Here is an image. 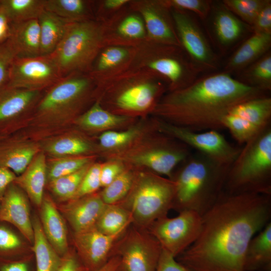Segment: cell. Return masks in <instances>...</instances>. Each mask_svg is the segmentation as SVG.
<instances>
[{
	"label": "cell",
	"instance_id": "7bdbcfd3",
	"mask_svg": "<svg viewBox=\"0 0 271 271\" xmlns=\"http://www.w3.org/2000/svg\"><path fill=\"white\" fill-rule=\"evenodd\" d=\"M0 221V260L16 259L22 246L18 235L8 225Z\"/></svg>",
	"mask_w": 271,
	"mask_h": 271
},
{
	"label": "cell",
	"instance_id": "836d02e7",
	"mask_svg": "<svg viewBox=\"0 0 271 271\" xmlns=\"http://www.w3.org/2000/svg\"><path fill=\"white\" fill-rule=\"evenodd\" d=\"M131 222L130 214L123 207L117 204L106 205L95 227L105 235H118Z\"/></svg>",
	"mask_w": 271,
	"mask_h": 271
},
{
	"label": "cell",
	"instance_id": "bcb514c9",
	"mask_svg": "<svg viewBox=\"0 0 271 271\" xmlns=\"http://www.w3.org/2000/svg\"><path fill=\"white\" fill-rule=\"evenodd\" d=\"M136 134V130L133 129L123 131H107L101 134L99 140L104 148H115L128 143Z\"/></svg>",
	"mask_w": 271,
	"mask_h": 271
},
{
	"label": "cell",
	"instance_id": "30bf717a",
	"mask_svg": "<svg viewBox=\"0 0 271 271\" xmlns=\"http://www.w3.org/2000/svg\"><path fill=\"white\" fill-rule=\"evenodd\" d=\"M157 123L159 130L164 134L178 140L221 165L230 167L240 151L241 148L233 146L218 130L194 131L161 119Z\"/></svg>",
	"mask_w": 271,
	"mask_h": 271
},
{
	"label": "cell",
	"instance_id": "d6a6232c",
	"mask_svg": "<svg viewBox=\"0 0 271 271\" xmlns=\"http://www.w3.org/2000/svg\"><path fill=\"white\" fill-rule=\"evenodd\" d=\"M239 81L266 92L271 90V53L268 52L238 74Z\"/></svg>",
	"mask_w": 271,
	"mask_h": 271
},
{
	"label": "cell",
	"instance_id": "d590c367",
	"mask_svg": "<svg viewBox=\"0 0 271 271\" xmlns=\"http://www.w3.org/2000/svg\"><path fill=\"white\" fill-rule=\"evenodd\" d=\"M127 119L126 116L110 113L96 102L79 117L78 122L87 129H102L118 125Z\"/></svg>",
	"mask_w": 271,
	"mask_h": 271
},
{
	"label": "cell",
	"instance_id": "ba28073f",
	"mask_svg": "<svg viewBox=\"0 0 271 271\" xmlns=\"http://www.w3.org/2000/svg\"><path fill=\"white\" fill-rule=\"evenodd\" d=\"M175 184L170 179L149 175L138 181L124 206L131 221L141 227H149L158 219L166 216L172 208Z\"/></svg>",
	"mask_w": 271,
	"mask_h": 271
},
{
	"label": "cell",
	"instance_id": "f5cc1de1",
	"mask_svg": "<svg viewBox=\"0 0 271 271\" xmlns=\"http://www.w3.org/2000/svg\"><path fill=\"white\" fill-rule=\"evenodd\" d=\"M57 271H86L77 255L67 253Z\"/></svg>",
	"mask_w": 271,
	"mask_h": 271
},
{
	"label": "cell",
	"instance_id": "816d5d0a",
	"mask_svg": "<svg viewBox=\"0 0 271 271\" xmlns=\"http://www.w3.org/2000/svg\"><path fill=\"white\" fill-rule=\"evenodd\" d=\"M0 271H32L27 260H0Z\"/></svg>",
	"mask_w": 271,
	"mask_h": 271
},
{
	"label": "cell",
	"instance_id": "d4e9b609",
	"mask_svg": "<svg viewBox=\"0 0 271 271\" xmlns=\"http://www.w3.org/2000/svg\"><path fill=\"white\" fill-rule=\"evenodd\" d=\"M39 151L36 144L6 139L4 137L0 139V166L20 175Z\"/></svg>",
	"mask_w": 271,
	"mask_h": 271
},
{
	"label": "cell",
	"instance_id": "ffe728a7",
	"mask_svg": "<svg viewBox=\"0 0 271 271\" xmlns=\"http://www.w3.org/2000/svg\"><path fill=\"white\" fill-rule=\"evenodd\" d=\"M210 14L212 32L217 45L222 50L225 51L241 40L247 32H252L250 26L233 14L222 2L218 5H212Z\"/></svg>",
	"mask_w": 271,
	"mask_h": 271
},
{
	"label": "cell",
	"instance_id": "484cf974",
	"mask_svg": "<svg viewBox=\"0 0 271 271\" xmlns=\"http://www.w3.org/2000/svg\"><path fill=\"white\" fill-rule=\"evenodd\" d=\"M47 176L46 158L43 153H39L26 170L14 183L22 188L36 205L41 206L44 198V190Z\"/></svg>",
	"mask_w": 271,
	"mask_h": 271
},
{
	"label": "cell",
	"instance_id": "681fc988",
	"mask_svg": "<svg viewBox=\"0 0 271 271\" xmlns=\"http://www.w3.org/2000/svg\"><path fill=\"white\" fill-rule=\"evenodd\" d=\"M156 271H190L170 252L162 249Z\"/></svg>",
	"mask_w": 271,
	"mask_h": 271
},
{
	"label": "cell",
	"instance_id": "7dc6e473",
	"mask_svg": "<svg viewBox=\"0 0 271 271\" xmlns=\"http://www.w3.org/2000/svg\"><path fill=\"white\" fill-rule=\"evenodd\" d=\"M16 54L9 40L0 45V86L6 84Z\"/></svg>",
	"mask_w": 271,
	"mask_h": 271
},
{
	"label": "cell",
	"instance_id": "7a4b0ae2",
	"mask_svg": "<svg viewBox=\"0 0 271 271\" xmlns=\"http://www.w3.org/2000/svg\"><path fill=\"white\" fill-rule=\"evenodd\" d=\"M265 92L242 83L229 73L215 72L170 91L153 111L160 119L192 131H218L224 128L223 118L232 108Z\"/></svg>",
	"mask_w": 271,
	"mask_h": 271
},
{
	"label": "cell",
	"instance_id": "603a6c76",
	"mask_svg": "<svg viewBox=\"0 0 271 271\" xmlns=\"http://www.w3.org/2000/svg\"><path fill=\"white\" fill-rule=\"evenodd\" d=\"M40 91L0 86V131H4L13 120L27 110L37 100Z\"/></svg>",
	"mask_w": 271,
	"mask_h": 271
},
{
	"label": "cell",
	"instance_id": "8fae6325",
	"mask_svg": "<svg viewBox=\"0 0 271 271\" xmlns=\"http://www.w3.org/2000/svg\"><path fill=\"white\" fill-rule=\"evenodd\" d=\"M96 80L89 73H75L62 77L50 86L40 101L42 116H58L76 109L88 95Z\"/></svg>",
	"mask_w": 271,
	"mask_h": 271
},
{
	"label": "cell",
	"instance_id": "52a82bcc",
	"mask_svg": "<svg viewBox=\"0 0 271 271\" xmlns=\"http://www.w3.org/2000/svg\"><path fill=\"white\" fill-rule=\"evenodd\" d=\"M166 80L145 68L134 67L98 82L119 89L115 104L119 109L143 111L153 107L164 92Z\"/></svg>",
	"mask_w": 271,
	"mask_h": 271
},
{
	"label": "cell",
	"instance_id": "5bb4252c",
	"mask_svg": "<svg viewBox=\"0 0 271 271\" xmlns=\"http://www.w3.org/2000/svg\"><path fill=\"white\" fill-rule=\"evenodd\" d=\"M161 250L150 233L133 229L122 240L114 255L120 257V271H156Z\"/></svg>",
	"mask_w": 271,
	"mask_h": 271
},
{
	"label": "cell",
	"instance_id": "8992f818",
	"mask_svg": "<svg viewBox=\"0 0 271 271\" xmlns=\"http://www.w3.org/2000/svg\"><path fill=\"white\" fill-rule=\"evenodd\" d=\"M137 55L139 64L136 66L163 77L170 91L188 86L199 76V73L180 46L146 40L139 44Z\"/></svg>",
	"mask_w": 271,
	"mask_h": 271
},
{
	"label": "cell",
	"instance_id": "83f0119b",
	"mask_svg": "<svg viewBox=\"0 0 271 271\" xmlns=\"http://www.w3.org/2000/svg\"><path fill=\"white\" fill-rule=\"evenodd\" d=\"M271 267V223L251 239L245 258V271L267 270Z\"/></svg>",
	"mask_w": 271,
	"mask_h": 271
},
{
	"label": "cell",
	"instance_id": "91938a15",
	"mask_svg": "<svg viewBox=\"0 0 271 271\" xmlns=\"http://www.w3.org/2000/svg\"><path fill=\"white\" fill-rule=\"evenodd\" d=\"M1 0H0V7H1Z\"/></svg>",
	"mask_w": 271,
	"mask_h": 271
},
{
	"label": "cell",
	"instance_id": "ac0fdd59",
	"mask_svg": "<svg viewBox=\"0 0 271 271\" xmlns=\"http://www.w3.org/2000/svg\"><path fill=\"white\" fill-rule=\"evenodd\" d=\"M139 44L105 46L99 53L89 74L98 82L131 68Z\"/></svg>",
	"mask_w": 271,
	"mask_h": 271
},
{
	"label": "cell",
	"instance_id": "60d3db41",
	"mask_svg": "<svg viewBox=\"0 0 271 271\" xmlns=\"http://www.w3.org/2000/svg\"><path fill=\"white\" fill-rule=\"evenodd\" d=\"M133 183L132 174L123 171L110 184L104 187L100 195L107 205L116 204L130 191Z\"/></svg>",
	"mask_w": 271,
	"mask_h": 271
},
{
	"label": "cell",
	"instance_id": "f6af8a7d",
	"mask_svg": "<svg viewBox=\"0 0 271 271\" xmlns=\"http://www.w3.org/2000/svg\"><path fill=\"white\" fill-rule=\"evenodd\" d=\"M101 166L99 164L89 167L72 200L91 195L101 187Z\"/></svg>",
	"mask_w": 271,
	"mask_h": 271
},
{
	"label": "cell",
	"instance_id": "9a60e30c",
	"mask_svg": "<svg viewBox=\"0 0 271 271\" xmlns=\"http://www.w3.org/2000/svg\"><path fill=\"white\" fill-rule=\"evenodd\" d=\"M130 7L142 18L147 40L180 46L170 9L160 1H129Z\"/></svg>",
	"mask_w": 271,
	"mask_h": 271
},
{
	"label": "cell",
	"instance_id": "cb8c5ba5",
	"mask_svg": "<svg viewBox=\"0 0 271 271\" xmlns=\"http://www.w3.org/2000/svg\"><path fill=\"white\" fill-rule=\"evenodd\" d=\"M41 210V224L48 241L62 257L68 253V239L65 222L54 202L44 196Z\"/></svg>",
	"mask_w": 271,
	"mask_h": 271
},
{
	"label": "cell",
	"instance_id": "5b68a950",
	"mask_svg": "<svg viewBox=\"0 0 271 271\" xmlns=\"http://www.w3.org/2000/svg\"><path fill=\"white\" fill-rule=\"evenodd\" d=\"M106 45V22L92 19L69 22L61 41L50 55L62 77L75 73H89Z\"/></svg>",
	"mask_w": 271,
	"mask_h": 271
},
{
	"label": "cell",
	"instance_id": "b9f144b4",
	"mask_svg": "<svg viewBox=\"0 0 271 271\" xmlns=\"http://www.w3.org/2000/svg\"><path fill=\"white\" fill-rule=\"evenodd\" d=\"M87 157H65L54 160L49 166L48 178L50 181L72 174L90 164Z\"/></svg>",
	"mask_w": 271,
	"mask_h": 271
},
{
	"label": "cell",
	"instance_id": "6f0895ef",
	"mask_svg": "<svg viewBox=\"0 0 271 271\" xmlns=\"http://www.w3.org/2000/svg\"><path fill=\"white\" fill-rule=\"evenodd\" d=\"M128 0H105L102 3V8L106 10H118L129 3Z\"/></svg>",
	"mask_w": 271,
	"mask_h": 271
},
{
	"label": "cell",
	"instance_id": "f35d334b",
	"mask_svg": "<svg viewBox=\"0 0 271 271\" xmlns=\"http://www.w3.org/2000/svg\"><path fill=\"white\" fill-rule=\"evenodd\" d=\"M269 0H223L222 3L248 25L253 23L259 12Z\"/></svg>",
	"mask_w": 271,
	"mask_h": 271
},
{
	"label": "cell",
	"instance_id": "f1b7e54d",
	"mask_svg": "<svg viewBox=\"0 0 271 271\" xmlns=\"http://www.w3.org/2000/svg\"><path fill=\"white\" fill-rule=\"evenodd\" d=\"M228 114L242 118L262 130L270 124L271 98L264 95L247 100L235 106Z\"/></svg>",
	"mask_w": 271,
	"mask_h": 271
},
{
	"label": "cell",
	"instance_id": "9c48e42d",
	"mask_svg": "<svg viewBox=\"0 0 271 271\" xmlns=\"http://www.w3.org/2000/svg\"><path fill=\"white\" fill-rule=\"evenodd\" d=\"M170 11L180 46L196 69L199 74L216 72L219 59L196 20L191 13Z\"/></svg>",
	"mask_w": 271,
	"mask_h": 271
},
{
	"label": "cell",
	"instance_id": "277c9868",
	"mask_svg": "<svg viewBox=\"0 0 271 271\" xmlns=\"http://www.w3.org/2000/svg\"><path fill=\"white\" fill-rule=\"evenodd\" d=\"M223 191L271 195L270 125L241 148L229 169Z\"/></svg>",
	"mask_w": 271,
	"mask_h": 271
},
{
	"label": "cell",
	"instance_id": "f907efd6",
	"mask_svg": "<svg viewBox=\"0 0 271 271\" xmlns=\"http://www.w3.org/2000/svg\"><path fill=\"white\" fill-rule=\"evenodd\" d=\"M123 172L121 165L110 163L101 166L100 171L101 187H105Z\"/></svg>",
	"mask_w": 271,
	"mask_h": 271
},
{
	"label": "cell",
	"instance_id": "9f6ffc18",
	"mask_svg": "<svg viewBox=\"0 0 271 271\" xmlns=\"http://www.w3.org/2000/svg\"><path fill=\"white\" fill-rule=\"evenodd\" d=\"M121 261L117 255L112 256L101 267L96 271H120Z\"/></svg>",
	"mask_w": 271,
	"mask_h": 271
},
{
	"label": "cell",
	"instance_id": "e0dca14e",
	"mask_svg": "<svg viewBox=\"0 0 271 271\" xmlns=\"http://www.w3.org/2000/svg\"><path fill=\"white\" fill-rule=\"evenodd\" d=\"M168 139L161 138L155 148L132 158L136 164L148 167L156 173L171 179L173 171L191 154L189 147L182 143L180 146L169 144Z\"/></svg>",
	"mask_w": 271,
	"mask_h": 271
},
{
	"label": "cell",
	"instance_id": "4fadbf2b",
	"mask_svg": "<svg viewBox=\"0 0 271 271\" xmlns=\"http://www.w3.org/2000/svg\"><path fill=\"white\" fill-rule=\"evenodd\" d=\"M62 78L50 55L15 58L6 84L13 88L40 91L50 87Z\"/></svg>",
	"mask_w": 271,
	"mask_h": 271
},
{
	"label": "cell",
	"instance_id": "3957f363",
	"mask_svg": "<svg viewBox=\"0 0 271 271\" xmlns=\"http://www.w3.org/2000/svg\"><path fill=\"white\" fill-rule=\"evenodd\" d=\"M183 163V167L171 179L175 184L172 208L179 212L193 210L202 216L223 191L230 167L197 151Z\"/></svg>",
	"mask_w": 271,
	"mask_h": 271
},
{
	"label": "cell",
	"instance_id": "7c38bea8",
	"mask_svg": "<svg viewBox=\"0 0 271 271\" xmlns=\"http://www.w3.org/2000/svg\"><path fill=\"white\" fill-rule=\"evenodd\" d=\"M202 217L196 211L186 210L174 218L166 216L155 221L150 234L161 248L178 256L197 239L201 228Z\"/></svg>",
	"mask_w": 271,
	"mask_h": 271
},
{
	"label": "cell",
	"instance_id": "f546056e",
	"mask_svg": "<svg viewBox=\"0 0 271 271\" xmlns=\"http://www.w3.org/2000/svg\"><path fill=\"white\" fill-rule=\"evenodd\" d=\"M41 55H50L61 41L68 23L45 9L38 19Z\"/></svg>",
	"mask_w": 271,
	"mask_h": 271
},
{
	"label": "cell",
	"instance_id": "44dd1931",
	"mask_svg": "<svg viewBox=\"0 0 271 271\" xmlns=\"http://www.w3.org/2000/svg\"><path fill=\"white\" fill-rule=\"evenodd\" d=\"M106 205L100 196L89 195L70 200L62 210L75 233L94 227Z\"/></svg>",
	"mask_w": 271,
	"mask_h": 271
},
{
	"label": "cell",
	"instance_id": "680465c9",
	"mask_svg": "<svg viewBox=\"0 0 271 271\" xmlns=\"http://www.w3.org/2000/svg\"><path fill=\"white\" fill-rule=\"evenodd\" d=\"M4 137H1V136H0V139H2V138H4Z\"/></svg>",
	"mask_w": 271,
	"mask_h": 271
},
{
	"label": "cell",
	"instance_id": "db71d44e",
	"mask_svg": "<svg viewBox=\"0 0 271 271\" xmlns=\"http://www.w3.org/2000/svg\"><path fill=\"white\" fill-rule=\"evenodd\" d=\"M13 24L9 20L1 4L0 7V45L7 41L11 37Z\"/></svg>",
	"mask_w": 271,
	"mask_h": 271
},
{
	"label": "cell",
	"instance_id": "ee69618b",
	"mask_svg": "<svg viewBox=\"0 0 271 271\" xmlns=\"http://www.w3.org/2000/svg\"><path fill=\"white\" fill-rule=\"evenodd\" d=\"M169 9L194 13L200 19H206L211 10L213 2L208 0H161Z\"/></svg>",
	"mask_w": 271,
	"mask_h": 271
},
{
	"label": "cell",
	"instance_id": "2e32d148",
	"mask_svg": "<svg viewBox=\"0 0 271 271\" xmlns=\"http://www.w3.org/2000/svg\"><path fill=\"white\" fill-rule=\"evenodd\" d=\"M119 236L105 235L95 226L74 233L77 255L86 271H96L109 260L113 256L111 248Z\"/></svg>",
	"mask_w": 271,
	"mask_h": 271
},
{
	"label": "cell",
	"instance_id": "c3c4849f",
	"mask_svg": "<svg viewBox=\"0 0 271 271\" xmlns=\"http://www.w3.org/2000/svg\"><path fill=\"white\" fill-rule=\"evenodd\" d=\"M252 33L271 34V1L262 8L251 26Z\"/></svg>",
	"mask_w": 271,
	"mask_h": 271
},
{
	"label": "cell",
	"instance_id": "4dcf8cb0",
	"mask_svg": "<svg viewBox=\"0 0 271 271\" xmlns=\"http://www.w3.org/2000/svg\"><path fill=\"white\" fill-rule=\"evenodd\" d=\"M32 224L36 270L57 271L61 264L63 257L58 254L48 241L39 219L35 218Z\"/></svg>",
	"mask_w": 271,
	"mask_h": 271
},
{
	"label": "cell",
	"instance_id": "6da1fadb",
	"mask_svg": "<svg viewBox=\"0 0 271 271\" xmlns=\"http://www.w3.org/2000/svg\"><path fill=\"white\" fill-rule=\"evenodd\" d=\"M270 216L271 195L223 191L201 216L198 237L178 261L190 271H245L248 244Z\"/></svg>",
	"mask_w": 271,
	"mask_h": 271
},
{
	"label": "cell",
	"instance_id": "d6986e66",
	"mask_svg": "<svg viewBox=\"0 0 271 271\" xmlns=\"http://www.w3.org/2000/svg\"><path fill=\"white\" fill-rule=\"evenodd\" d=\"M0 221L15 226L29 242L33 243L34 230L28 201L14 183L8 187L0 200Z\"/></svg>",
	"mask_w": 271,
	"mask_h": 271
},
{
	"label": "cell",
	"instance_id": "7402d4cb",
	"mask_svg": "<svg viewBox=\"0 0 271 271\" xmlns=\"http://www.w3.org/2000/svg\"><path fill=\"white\" fill-rule=\"evenodd\" d=\"M271 34L252 33L228 58L223 71L238 74L270 51Z\"/></svg>",
	"mask_w": 271,
	"mask_h": 271
},
{
	"label": "cell",
	"instance_id": "4316f807",
	"mask_svg": "<svg viewBox=\"0 0 271 271\" xmlns=\"http://www.w3.org/2000/svg\"><path fill=\"white\" fill-rule=\"evenodd\" d=\"M16 58H28L41 55L40 26L38 19L13 24L9 39Z\"/></svg>",
	"mask_w": 271,
	"mask_h": 271
},
{
	"label": "cell",
	"instance_id": "8d00e7d4",
	"mask_svg": "<svg viewBox=\"0 0 271 271\" xmlns=\"http://www.w3.org/2000/svg\"><path fill=\"white\" fill-rule=\"evenodd\" d=\"M90 166L89 164L75 172L50 181L52 193L61 201L72 200Z\"/></svg>",
	"mask_w": 271,
	"mask_h": 271
},
{
	"label": "cell",
	"instance_id": "1f68e13d",
	"mask_svg": "<svg viewBox=\"0 0 271 271\" xmlns=\"http://www.w3.org/2000/svg\"><path fill=\"white\" fill-rule=\"evenodd\" d=\"M45 9L67 22L93 19L90 2L84 0H45Z\"/></svg>",
	"mask_w": 271,
	"mask_h": 271
},
{
	"label": "cell",
	"instance_id": "e575fe53",
	"mask_svg": "<svg viewBox=\"0 0 271 271\" xmlns=\"http://www.w3.org/2000/svg\"><path fill=\"white\" fill-rule=\"evenodd\" d=\"M45 0H1L13 24L38 19L45 10Z\"/></svg>",
	"mask_w": 271,
	"mask_h": 271
},
{
	"label": "cell",
	"instance_id": "ab89813d",
	"mask_svg": "<svg viewBox=\"0 0 271 271\" xmlns=\"http://www.w3.org/2000/svg\"><path fill=\"white\" fill-rule=\"evenodd\" d=\"M223 125L224 128H227L236 142L241 145H244L262 130L247 120L230 114L223 118Z\"/></svg>",
	"mask_w": 271,
	"mask_h": 271
},
{
	"label": "cell",
	"instance_id": "74e56055",
	"mask_svg": "<svg viewBox=\"0 0 271 271\" xmlns=\"http://www.w3.org/2000/svg\"><path fill=\"white\" fill-rule=\"evenodd\" d=\"M89 149L90 146L86 142L73 137L60 138L49 143L46 147L48 153L60 158L83 154Z\"/></svg>",
	"mask_w": 271,
	"mask_h": 271
},
{
	"label": "cell",
	"instance_id": "11a10c76",
	"mask_svg": "<svg viewBox=\"0 0 271 271\" xmlns=\"http://www.w3.org/2000/svg\"><path fill=\"white\" fill-rule=\"evenodd\" d=\"M16 177L10 170L0 166V200L8 187L14 183Z\"/></svg>",
	"mask_w": 271,
	"mask_h": 271
}]
</instances>
